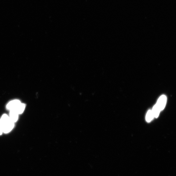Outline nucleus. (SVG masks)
Returning <instances> with one entry per match:
<instances>
[{
    "label": "nucleus",
    "instance_id": "obj_6",
    "mask_svg": "<svg viewBox=\"0 0 176 176\" xmlns=\"http://www.w3.org/2000/svg\"><path fill=\"white\" fill-rule=\"evenodd\" d=\"M154 117L155 118H157L159 115V113L161 111V110L157 104L155 105L152 110Z\"/></svg>",
    "mask_w": 176,
    "mask_h": 176
},
{
    "label": "nucleus",
    "instance_id": "obj_5",
    "mask_svg": "<svg viewBox=\"0 0 176 176\" xmlns=\"http://www.w3.org/2000/svg\"><path fill=\"white\" fill-rule=\"evenodd\" d=\"M26 106V105L25 104L21 103L18 106V107L16 108L15 110L19 114H21L24 112V109H25Z\"/></svg>",
    "mask_w": 176,
    "mask_h": 176
},
{
    "label": "nucleus",
    "instance_id": "obj_7",
    "mask_svg": "<svg viewBox=\"0 0 176 176\" xmlns=\"http://www.w3.org/2000/svg\"><path fill=\"white\" fill-rule=\"evenodd\" d=\"M154 117L152 110H149L146 114V121L148 122H150L153 120Z\"/></svg>",
    "mask_w": 176,
    "mask_h": 176
},
{
    "label": "nucleus",
    "instance_id": "obj_1",
    "mask_svg": "<svg viewBox=\"0 0 176 176\" xmlns=\"http://www.w3.org/2000/svg\"><path fill=\"white\" fill-rule=\"evenodd\" d=\"M0 121L2 126L4 133H9L14 128V123L11 120L9 117L6 114H3L0 119Z\"/></svg>",
    "mask_w": 176,
    "mask_h": 176
},
{
    "label": "nucleus",
    "instance_id": "obj_2",
    "mask_svg": "<svg viewBox=\"0 0 176 176\" xmlns=\"http://www.w3.org/2000/svg\"><path fill=\"white\" fill-rule=\"evenodd\" d=\"M166 101L167 98L165 95H162L159 98L156 104L161 110L165 108Z\"/></svg>",
    "mask_w": 176,
    "mask_h": 176
},
{
    "label": "nucleus",
    "instance_id": "obj_3",
    "mask_svg": "<svg viewBox=\"0 0 176 176\" xmlns=\"http://www.w3.org/2000/svg\"><path fill=\"white\" fill-rule=\"evenodd\" d=\"M21 102L18 100L12 101L8 103L6 106V108L10 110H15Z\"/></svg>",
    "mask_w": 176,
    "mask_h": 176
},
{
    "label": "nucleus",
    "instance_id": "obj_4",
    "mask_svg": "<svg viewBox=\"0 0 176 176\" xmlns=\"http://www.w3.org/2000/svg\"><path fill=\"white\" fill-rule=\"evenodd\" d=\"M19 114L15 110H10V116L11 120L14 123L18 120Z\"/></svg>",
    "mask_w": 176,
    "mask_h": 176
},
{
    "label": "nucleus",
    "instance_id": "obj_8",
    "mask_svg": "<svg viewBox=\"0 0 176 176\" xmlns=\"http://www.w3.org/2000/svg\"><path fill=\"white\" fill-rule=\"evenodd\" d=\"M3 133V128L2 124L0 121V135H1Z\"/></svg>",
    "mask_w": 176,
    "mask_h": 176
}]
</instances>
